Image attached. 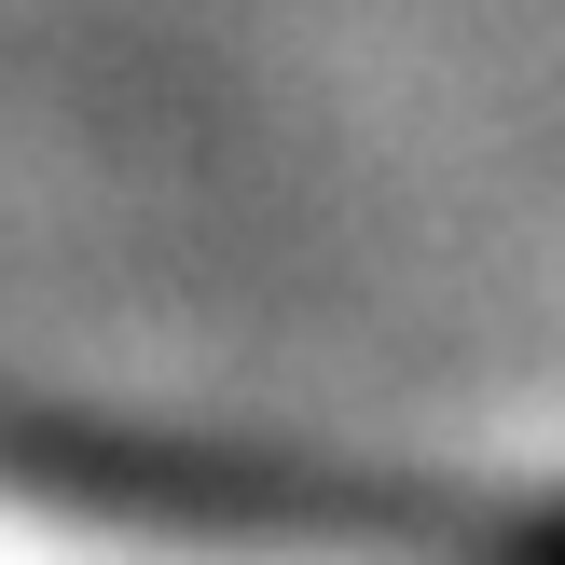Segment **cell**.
Returning a JSON list of instances; mask_svg holds the SVG:
<instances>
[{
    "instance_id": "1",
    "label": "cell",
    "mask_w": 565,
    "mask_h": 565,
    "mask_svg": "<svg viewBox=\"0 0 565 565\" xmlns=\"http://www.w3.org/2000/svg\"><path fill=\"white\" fill-rule=\"evenodd\" d=\"M497 565H565V511H539V524H511V552Z\"/></svg>"
}]
</instances>
